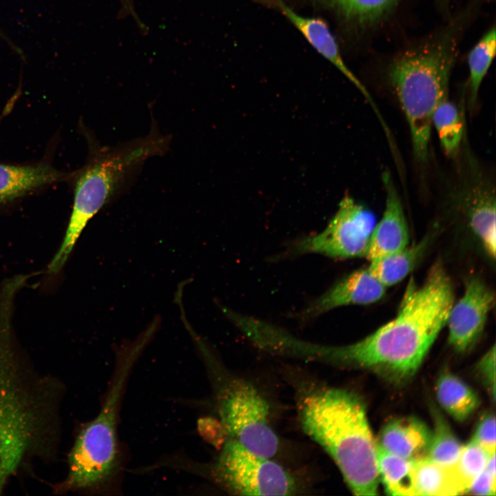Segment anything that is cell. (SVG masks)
<instances>
[{"instance_id":"cell-9","label":"cell","mask_w":496,"mask_h":496,"mask_svg":"<svg viewBox=\"0 0 496 496\" xmlns=\"http://www.w3.org/2000/svg\"><path fill=\"white\" fill-rule=\"evenodd\" d=\"M374 213L346 194L321 232L296 242V254H317L335 259L366 258L376 224Z\"/></svg>"},{"instance_id":"cell-3","label":"cell","mask_w":496,"mask_h":496,"mask_svg":"<svg viewBox=\"0 0 496 496\" xmlns=\"http://www.w3.org/2000/svg\"><path fill=\"white\" fill-rule=\"evenodd\" d=\"M300 422L304 432L333 459L353 494H378L377 443L356 394L338 388L316 391L304 400Z\"/></svg>"},{"instance_id":"cell-13","label":"cell","mask_w":496,"mask_h":496,"mask_svg":"<svg viewBox=\"0 0 496 496\" xmlns=\"http://www.w3.org/2000/svg\"><path fill=\"white\" fill-rule=\"evenodd\" d=\"M385 206L373 230L366 258L370 262L395 253L409 245L408 224L402 204L388 172L382 174Z\"/></svg>"},{"instance_id":"cell-14","label":"cell","mask_w":496,"mask_h":496,"mask_svg":"<svg viewBox=\"0 0 496 496\" xmlns=\"http://www.w3.org/2000/svg\"><path fill=\"white\" fill-rule=\"evenodd\" d=\"M258 1L263 5L276 9L285 16L302 33L310 44L348 78L373 105L366 87L345 64L338 43L326 23L320 19L300 15L283 0Z\"/></svg>"},{"instance_id":"cell-25","label":"cell","mask_w":496,"mask_h":496,"mask_svg":"<svg viewBox=\"0 0 496 496\" xmlns=\"http://www.w3.org/2000/svg\"><path fill=\"white\" fill-rule=\"evenodd\" d=\"M490 454L472 440L462 446L453 468L464 492L469 490L474 479L484 469Z\"/></svg>"},{"instance_id":"cell-21","label":"cell","mask_w":496,"mask_h":496,"mask_svg":"<svg viewBox=\"0 0 496 496\" xmlns=\"http://www.w3.org/2000/svg\"><path fill=\"white\" fill-rule=\"evenodd\" d=\"M334 11L344 21L368 26L384 17L398 0H316Z\"/></svg>"},{"instance_id":"cell-23","label":"cell","mask_w":496,"mask_h":496,"mask_svg":"<svg viewBox=\"0 0 496 496\" xmlns=\"http://www.w3.org/2000/svg\"><path fill=\"white\" fill-rule=\"evenodd\" d=\"M432 125L435 127L445 154L451 157L457 156L463 143L464 122L457 107L448 97L436 107Z\"/></svg>"},{"instance_id":"cell-10","label":"cell","mask_w":496,"mask_h":496,"mask_svg":"<svg viewBox=\"0 0 496 496\" xmlns=\"http://www.w3.org/2000/svg\"><path fill=\"white\" fill-rule=\"evenodd\" d=\"M459 183L452 193L457 209L493 259L496 253L495 183L475 159L466 154Z\"/></svg>"},{"instance_id":"cell-27","label":"cell","mask_w":496,"mask_h":496,"mask_svg":"<svg viewBox=\"0 0 496 496\" xmlns=\"http://www.w3.org/2000/svg\"><path fill=\"white\" fill-rule=\"evenodd\" d=\"M471 440L488 453H495V417L493 414L488 413L480 419Z\"/></svg>"},{"instance_id":"cell-29","label":"cell","mask_w":496,"mask_h":496,"mask_svg":"<svg viewBox=\"0 0 496 496\" xmlns=\"http://www.w3.org/2000/svg\"><path fill=\"white\" fill-rule=\"evenodd\" d=\"M0 36H3L2 34L1 33V32H0Z\"/></svg>"},{"instance_id":"cell-5","label":"cell","mask_w":496,"mask_h":496,"mask_svg":"<svg viewBox=\"0 0 496 496\" xmlns=\"http://www.w3.org/2000/svg\"><path fill=\"white\" fill-rule=\"evenodd\" d=\"M152 335L147 330L119 353L103 405L96 416L77 431L68 454L67 474L50 485L54 494L93 492L115 473L118 464L117 422L122 395L131 369Z\"/></svg>"},{"instance_id":"cell-8","label":"cell","mask_w":496,"mask_h":496,"mask_svg":"<svg viewBox=\"0 0 496 496\" xmlns=\"http://www.w3.org/2000/svg\"><path fill=\"white\" fill-rule=\"evenodd\" d=\"M213 475L233 495H288L296 490L293 477L282 466L251 452L232 439L222 447Z\"/></svg>"},{"instance_id":"cell-26","label":"cell","mask_w":496,"mask_h":496,"mask_svg":"<svg viewBox=\"0 0 496 496\" xmlns=\"http://www.w3.org/2000/svg\"><path fill=\"white\" fill-rule=\"evenodd\" d=\"M469 490L478 495H495V453L490 455L484 469L474 479Z\"/></svg>"},{"instance_id":"cell-2","label":"cell","mask_w":496,"mask_h":496,"mask_svg":"<svg viewBox=\"0 0 496 496\" xmlns=\"http://www.w3.org/2000/svg\"><path fill=\"white\" fill-rule=\"evenodd\" d=\"M455 302L452 281L441 263L424 282L411 280L396 316L364 338L347 345L327 346L297 339L296 357L369 369L391 382L413 376L446 325Z\"/></svg>"},{"instance_id":"cell-11","label":"cell","mask_w":496,"mask_h":496,"mask_svg":"<svg viewBox=\"0 0 496 496\" xmlns=\"http://www.w3.org/2000/svg\"><path fill=\"white\" fill-rule=\"evenodd\" d=\"M495 303L494 291L480 278L466 282L463 296L453 303L446 325L448 342L459 353L472 349L481 337Z\"/></svg>"},{"instance_id":"cell-17","label":"cell","mask_w":496,"mask_h":496,"mask_svg":"<svg viewBox=\"0 0 496 496\" xmlns=\"http://www.w3.org/2000/svg\"><path fill=\"white\" fill-rule=\"evenodd\" d=\"M429 240V236L424 237L418 242L408 245L395 253L370 261L368 269L386 287L397 284L413 270L424 254Z\"/></svg>"},{"instance_id":"cell-12","label":"cell","mask_w":496,"mask_h":496,"mask_svg":"<svg viewBox=\"0 0 496 496\" xmlns=\"http://www.w3.org/2000/svg\"><path fill=\"white\" fill-rule=\"evenodd\" d=\"M386 289L368 267L360 269L335 282L311 303L302 315L314 318L340 307L373 304L384 296Z\"/></svg>"},{"instance_id":"cell-19","label":"cell","mask_w":496,"mask_h":496,"mask_svg":"<svg viewBox=\"0 0 496 496\" xmlns=\"http://www.w3.org/2000/svg\"><path fill=\"white\" fill-rule=\"evenodd\" d=\"M441 406L457 421L466 420L479 406V397L462 380L449 372L442 373L436 382Z\"/></svg>"},{"instance_id":"cell-6","label":"cell","mask_w":496,"mask_h":496,"mask_svg":"<svg viewBox=\"0 0 496 496\" xmlns=\"http://www.w3.org/2000/svg\"><path fill=\"white\" fill-rule=\"evenodd\" d=\"M455 57L456 43L446 36L407 52L389 67V79L408 123L413 154L419 162L428 158L433 114L448 97Z\"/></svg>"},{"instance_id":"cell-22","label":"cell","mask_w":496,"mask_h":496,"mask_svg":"<svg viewBox=\"0 0 496 496\" xmlns=\"http://www.w3.org/2000/svg\"><path fill=\"white\" fill-rule=\"evenodd\" d=\"M433 431L426 457L441 465L453 467L462 446L453 432L448 422L436 406L431 405Z\"/></svg>"},{"instance_id":"cell-16","label":"cell","mask_w":496,"mask_h":496,"mask_svg":"<svg viewBox=\"0 0 496 496\" xmlns=\"http://www.w3.org/2000/svg\"><path fill=\"white\" fill-rule=\"evenodd\" d=\"M72 173L60 172L42 163L19 166L0 163V203L12 201L41 187L71 178Z\"/></svg>"},{"instance_id":"cell-28","label":"cell","mask_w":496,"mask_h":496,"mask_svg":"<svg viewBox=\"0 0 496 496\" xmlns=\"http://www.w3.org/2000/svg\"><path fill=\"white\" fill-rule=\"evenodd\" d=\"M477 369L482 375L493 402L495 397V344L481 358Z\"/></svg>"},{"instance_id":"cell-20","label":"cell","mask_w":496,"mask_h":496,"mask_svg":"<svg viewBox=\"0 0 496 496\" xmlns=\"http://www.w3.org/2000/svg\"><path fill=\"white\" fill-rule=\"evenodd\" d=\"M379 478L386 493L391 495H417L414 479V462L391 453L377 444Z\"/></svg>"},{"instance_id":"cell-1","label":"cell","mask_w":496,"mask_h":496,"mask_svg":"<svg viewBox=\"0 0 496 496\" xmlns=\"http://www.w3.org/2000/svg\"><path fill=\"white\" fill-rule=\"evenodd\" d=\"M24 285L18 275L0 286V495L12 479L34 474V463L55 462L62 436L65 386L37 369L14 335V297Z\"/></svg>"},{"instance_id":"cell-15","label":"cell","mask_w":496,"mask_h":496,"mask_svg":"<svg viewBox=\"0 0 496 496\" xmlns=\"http://www.w3.org/2000/svg\"><path fill=\"white\" fill-rule=\"evenodd\" d=\"M431 431L420 419L391 420L382 428L377 443L386 451L415 462L426 457Z\"/></svg>"},{"instance_id":"cell-7","label":"cell","mask_w":496,"mask_h":496,"mask_svg":"<svg viewBox=\"0 0 496 496\" xmlns=\"http://www.w3.org/2000/svg\"><path fill=\"white\" fill-rule=\"evenodd\" d=\"M219 391V414L230 439L260 456L273 457L279 441L269 422V405L259 391L240 380L231 381Z\"/></svg>"},{"instance_id":"cell-18","label":"cell","mask_w":496,"mask_h":496,"mask_svg":"<svg viewBox=\"0 0 496 496\" xmlns=\"http://www.w3.org/2000/svg\"><path fill=\"white\" fill-rule=\"evenodd\" d=\"M417 495H457L464 493L453 467H447L425 457L414 462Z\"/></svg>"},{"instance_id":"cell-4","label":"cell","mask_w":496,"mask_h":496,"mask_svg":"<svg viewBox=\"0 0 496 496\" xmlns=\"http://www.w3.org/2000/svg\"><path fill=\"white\" fill-rule=\"evenodd\" d=\"M171 137L161 134L152 121L149 132L114 146L92 140L86 164L74 172L72 213L62 243L48 272L57 273L64 266L90 220L121 193L147 160L166 154Z\"/></svg>"},{"instance_id":"cell-24","label":"cell","mask_w":496,"mask_h":496,"mask_svg":"<svg viewBox=\"0 0 496 496\" xmlns=\"http://www.w3.org/2000/svg\"><path fill=\"white\" fill-rule=\"evenodd\" d=\"M495 29H490L471 50L468 57L469 105L475 106L481 84L495 53Z\"/></svg>"}]
</instances>
